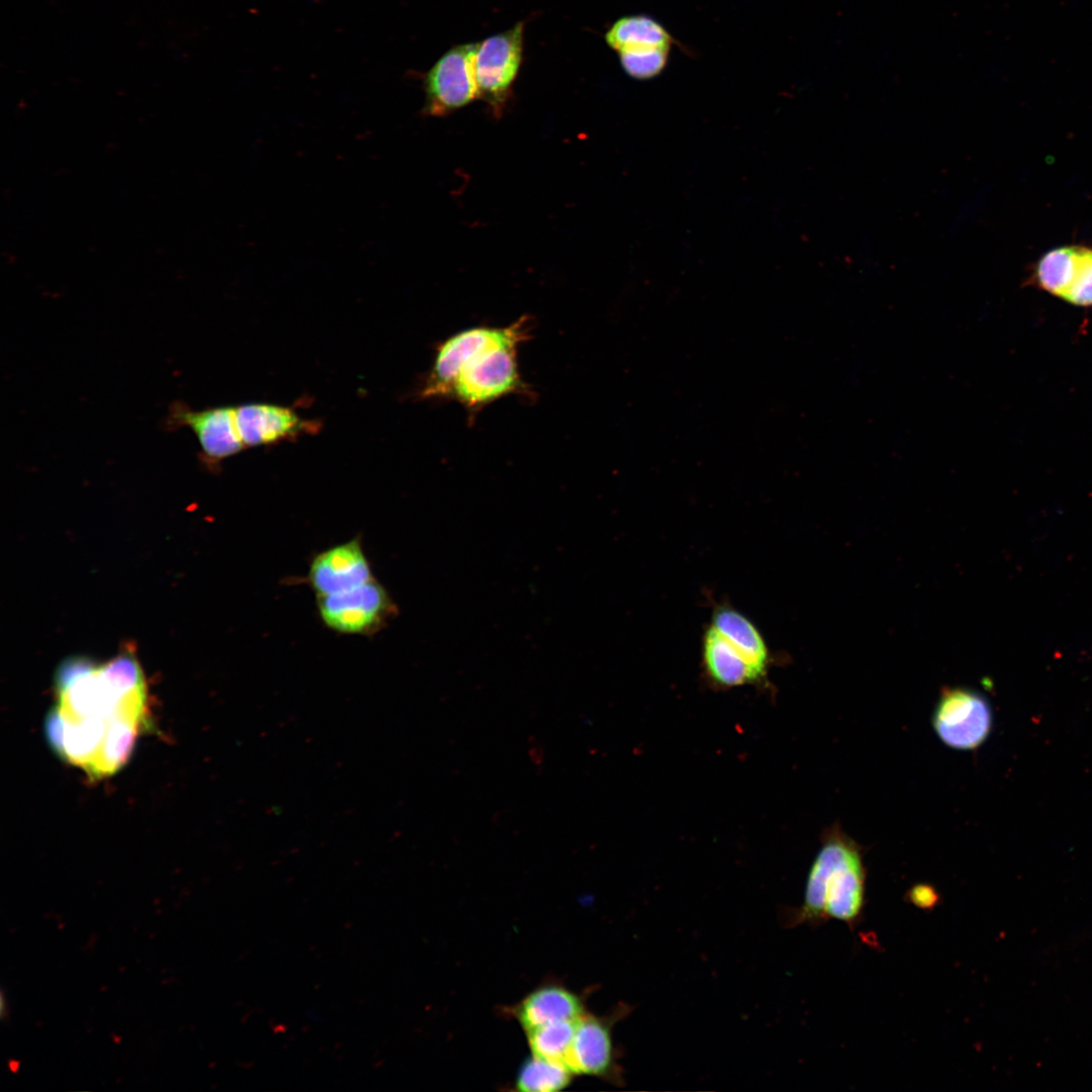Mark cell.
Here are the masks:
<instances>
[{
    "label": "cell",
    "mask_w": 1092,
    "mask_h": 1092,
    "mask_svg": "<svg viewBox=\"0 0 1092 1092\" xmlns=\"http://www.w3.org/2000/svg\"><path fill=\"white\" fill-rule=\"evenodd\" d=\"M866 870L858 844L832 827L824 835L806 883L796 922L835 919L854 924L864 906Z\"/></svg>",
    "instance_id": "cell-1"
},
{
    "label": "cell",
    "mask_w": 1092,
    "mask_h": 1092,
    "mask_svg": "<svg viewBox=\"0 0 1092 1092\" xmlns=\"http://www.w3.org/2000/svg\"><path fill=\"white\" fill-rule=\"evenodd\" d=\"M518 344L489 347L472 355L455 375L447 398L460 402L470 415L510 395L528 394L518 365Z\"/></svg>",
    "instance_id": "cell-2"
},
{
    "label": "cell",
    "mask_w": 1092,
    "mask_h": 1092,
    "mask_svg": "<svg viewBox=\"0 0 1092 1092\" xmlns=\"http://www.w3.org/2000/svg\"><path fill=\"white\" fill-rule=\"evenodd\" d=\"M324 626L342 635L373 636L398 615V607L376 578L340 594L315 597Z\"/></svg>",
    "instance_id": "cell-3"
},
{
    "label": "cell",
    "mask_w": 1092,
    "mask_h": 1092,
    "mask_svg": "<svg viewBox=\"0 0 1092 1092\" xmlns=\"http://www.w3.org/2000/svg\"><path fill=\"white\" fill-rule=\"evenodd\" d=\"M529 332L528 317L523 316L507 327L479 326L452 335L438 346L421 397L447 398L459 368L472 355L496 345H521L529 338Z\"/></svg>",
    "instance_id": "cell-4"
},
{
    "label": "cell",
    "mask_w": 1092,
    "mask_h": 1092,
    "mask_svg": "<svg viewBox=\"0 0 1092 1092\" xmlns=\"http://www.w3.org/2000/svg\"><path fill=\"white\" fill-rule=\"evenodd\" d=\"M524 23L476 43L474 73L480 97L494 114L507 105L523 55Z\"/></svg>",
    "instance_id": "cell-5"
},
{
    "label": "cell",
    "mask_w": 1092,
    "mask_h": 1092,
    "mask_svg": "<svg viewBox=\"0 0 1092 1092\" xmlns=\"http://www.w3.org/2000/svg\"><path fill=\"white\" fill-rule=\"evenodd\" d=\"M933 728L947 746L975 749L989 736L992 710L984 696L967 688H944L932 716Z\"/></svg>",
    "instance_id": "cell-6"
},
{
    "label": "cell",
    "mask_w": 1092,
    "mask_h": 1092,
    "mask_svg": "<svg viewBox=\"0 0 1092 1092\" xmlns=\"http://www.w3.org/2000/svg\"><path fill=\"white\" fill-rule=\"evenodd\" d=\"M475 51L476 43L459 44L430 69L425 79L424 113L445 116L478 98Z\"/></svg>",
    "instance_id": "cell-7"
},
{
    "label": "cell",
    "mask_w": 1092,
    "mask_h": 1092,
    "mask_svg": "<svg viewBox=\"0 0 1092 1092\" xmlns=\"http://www.w3.org/2000/svg\"><path fill=\"white\" fill-rule=\"evenodd\" d=\"M374 578L359 535L314 554L305 582L315 597H322L350 590Z\"/></svg>",
    "instance_id": "cell-8"
},
{
    "label": "cell",
    "mask_w": 1092,
    "mask_h": 1092,
    "mask_svg": "<svg viewBox=\"0 0 1092 1092\" xmlns=\"http://www.w3.org/2000/svg\"><path fill=\"white\" fill-rule=\"evenodd\" d=\"M168 424L172 429L190 428L198 439L203 460L210 466H217L245 448L233 406L193 411L178 402L170 407Z\"/></svg>",
    "instance_id": "cell-9"
},
{
    "label": "cell",
    "mask_w": 1092,
    "mask_h": 1092,
    "mask_svg": "<svg viewBox=\"0 0 1092 1092\" xmlns=\"http://www.w3.org/2000/svg\"><path fill=\"white\" fill-rule=\"evenodd\" d=\"M236 421L245 447L272 445L320 429L317 422L301 418L292 408L270 403L237 406Z\"/></svg>",
    "instance_id": "cell-10"
},
{
    "label": "cell",
    "mask_w": 1092,
    "mask_h": 1092,
    "mask_svg": "<svg viewBox=\"0 0 1092 1092\" xmlns=\"http://www.w3.org/2000/svg\"><path fill=\"white\" fill-rule=\"evenodd\" d=\"M1049 293L1078 306H1092V247L1063 246L1053 249L1043 266Z\"/></svg>",
    "instance_id": "cell-11"
},
{
    "label": "cell",
    "mask_w": 1092,
    "mask_h": 1092,
    "mask_svg": "<svg viewBox=\"0 0 1092 1092\" xmlns=\"http://www.w3.org/2000/svg\"><path fill=\"white\" fill-rule=\"evenodd\" d=\"M564 1064L573 1075L607 1077L614 1072L615 1050L607 1019L586 1012L578 1018Z\"/></svg>",
    "instance_id": "cell-12"
},
{
    "label": "cell",
    "mask_w": 1092,
    "mask_h": 1092,
    "mask_svg": "<svg viewBox=\"0 0 1092 1092\" xmlns=\"http://www.w3.org/2000/svg\"><path fill=\"white\" fill-rule=\"evenodd\" d=\"M525 1032L561 1020H577L585 1011L579 996L558 984L535 988L512 1008Z\"/></svg>",
    "instance_id": "cell-13"
},
{
    "label": "cell",
    "mask_w": 1092,
    "mask_h": 1092,
    "mask_svg": "<svg viewBox=\"0 0 1092 1092\" xmlns=\"http://www.w3.org/2000/svg\"><path fill=\"white\" fill-rule=\"evenodd\" d=\"M702 659L709 678L721 688L740 687L764 678V675L711 625L704 630Z\"/></svg>",
    "instance_id": "cell-14"
},
{
    "label": "cell",
    "mask_w": 1092,
    "mask_h": 1092,
    "mask_svg": "<svg viewBox=\"0 0 1092 1092\" xmlns=\"http://www.w3.org/2000/svg\"><path fill=\"white\" fill-rule=\"evenodd\" d=\"M765 676L770 654L758 628L744 614L728 604L713 609L710 624Z\"/></svg>",
    "instance_id": "cell-15"
},
{
    "label": "cell",
    "mask_w": 1092,
    "mask_h": 1092,
    "mask_svg": "<svg viewBox=\"0 0 1092 1092\" xmlns=\"http://www.w3.org/2000/svg\"><path fill=\"white\" fill-rule=\"evenodd\" d=\"M606 41L620 54L670 52L672 36L665 27L646 15H630L618 19L608 29Z\"/></svg>",
    "instance_id": "cell-16"
},
{
    "label": "cell",
    "mask_w": 1092,
    "mask_h": 1092,
    "mask_svg": "<svg viewBox=\"0 0 1092 1092\" xmlns=\"http://www.w3.org/2000/svg\"><path fill=\"white\" fill-rule=\"evenodd\" d=\"M63 716L66 729L61 756L90 775L105 737L107 718L93 716L75 719Z\"/></svg>",
    "instance_id": "cell-17"
},
{
    "label": "cell",
    "mask_w": 1092,
    "mask_h": 1092,
    "mask_svg": "<svg viewBox=\"0 0 1092 1092\" xmlns=\"http://www.w3.org/2000/svg\"><path fill=\"white\" fill-rule=\"evenodd\" d=\"M142 724L127 717H107L105 737L90 776L105 777L118 770L128 759Z\"/></svg>",
    "instance_id": "cell-18"
},
{
    "label": "cell",
    "mask_w": 1092,
    "mask_h": 1092,
    "mask_svg": "<svg viewBox=\"0 0 1092 1092\" xmlns=\"http://www.w3.org/2000/svg\"><path fill=\"white\" fill-rule=\"evenodd\" d=\"M572 1075L563 1062L532 1055L518 1071L515 1085L522 1092H555L564 1089Z\"/></svg>",
    "instance_id": "cell-19"
},
{
    "label": "cell",
    "mask_w": 1092,
    "mask_h": 1092,
    "mask_svg": "<svg viewBox=\"0 0 1092 1092\" xmlns=\"http://www.w3.org/2000/svg\"><path fill=\"white\" fill-rule=\"evenodd\" d=\"M577 1020L555 1021L526 1031L532 1055L564 1063Z\"/></svg>",
    "instance_id": "cell-20"
},
{
    "label": "cell",
    "mask_w": 1092,
    "mask_h": 1092,
    "mask_svg": "<svg viewBox=\"0 0 1092 1092\" xmlns=\"http://www.w3.org/2000/svg\"><path fill=\"white\" fill-rule=\"evenodd\" d=\"M668 51H658L649 54L619 55L623 70L629 76L639 80L651 79L660 74L668 61Z\"/></svg>",
    "instance_id": "cell-21"
},
{
    "label": "cell",
    "mask_w": 1092,
    "mask_h": 1092,
    "mask_svg": "<svg viewBox=\"0 0 1092 1092\" xmlns=\"http://www.w3.org/2000/svg\"><path fill=\"white\" fill-rule=\"evenodd\" d=\"M66 721L58 707L53 709L44 722V732L51 747L61 756L63 751Z\"/></svg>",
    "instance_id": "cell-22"
},
{
    "label": "cell",
    "mask_w": 1092,
    "mask_h": 1092,
    "mask_svg": "<svg viewBox=\"0 0 1092 1092\" xmlns=\"http://www.w3.org/2000/svg\"><path fill=\"white\" fill-rule=\"evenodd\" d=\"M906 898L914 906L921 909H931L938 903L937 891L927 884L913 886L906 894Z\"/></svg>",
    "instance_id": "cell-23"
},
{
    "label": "cell",
    "mask_w": 1092,
    "mask_h": 1092,
    "mask_svg": "<svg viewBox=\"0 0 1092 1092\" xmlns=\"http://www.w3.org/2000/svg\"><path fill=\"white\" fill-rule=\"evenodd\" d=\"M0 1002H1L0 1003L1 1017L4 1018L5 1013H7V1003L5 1001V996H4L3 992L1 993V1001Z\"/></svg>",
    "instance_id": "cell-24"
}]
</instances>
